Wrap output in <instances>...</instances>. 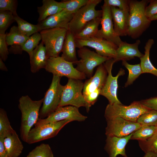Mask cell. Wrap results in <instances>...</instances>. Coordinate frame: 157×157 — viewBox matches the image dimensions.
<instances>
[{
	"label": "cell",
	"mask_w": 157,
	"mask_h": 157,
	"mask_svg": "<svg viewBox=\"0 0 157 157\" xmlns=\"http://www.w3.org/2000/svg\"><path fill=\"white\" fill-rule=\"evenodd\" d=\"M149 0H130L127 35L133 39L140 37L149 27L151 21L145 13Z\"/></svg>",
	"instance_id": "cell-1"
},
{
	"label": "cell",
	"mask_w": 157,
	"mask_h": 157,
	"mask_svg": "<svg viewBox=\"0 0 157 157\" xmlns=\"http://www.w3.org/2000/svg\"><path fill=\"white\" fill-rule=\"evenodd\" d=\"M43 101V99L33 100L27 95L22 96L19 99L18 106L22 115L20 137L25 142L29 132L39 118L40 109Z\"/></svg>",
	"instance_id": "cell-2"
},
{
	"label": "cell",
	"mask_w": 157,
	"mask_h": 157,
	"mask_svg": "<svg viewBox=\"0 0 157 157\" xmlns=\"http://www.w3.org/2000/svg\"><path fill=\"white\" fill-rule=\"evenodd\" d=\"M150 110L140 101H134L128 106L122 104H108L105 110L104 117L106 120L119 117L137 122L140 116Z\"/></svg>",
	"instance_id": "cell-3"
},
{
	"label": "cell",
	"mask_w": 157,
	"mask_h": 157,
	"mask_svg": "<svg viewBox=\"0 0 157 157\" xmlns=\"http://www.w3.org/2000/svg\"><path fill=\"white\" fill-rule=\"evenodd\" d=\"M102 1L89 0L87 4L81 8L69 22L68 31L74 35L79 33L90 22L97 17H101L102 10H97L95 7Z\"/></svg>",
	"instance_id": "cell-4"
},
{
	"label": "cell",
	"mask_w": 157,
	"mask_h": 157,
	"mask_svg": "<svg viewBox=\"0 0 157 157\" xmlns=\"http://www.w3.org/2000/svg\"><path fill=\"white\" fill-rule=\"evenodd\" d=\"M61 77L53 75L51 83L43 98L39 118L47 117L59 107L64 86L60 83Z\"/></svg>",
	"instance_id": "cell-5"
},
{
	"label": "cell",
	"mask_w": 157,
	"mask_h": 157,
	"mask_svg": "<svg viewBox=\"0 0 157 157\" xmlns=\"http://www.w3.org/2000/svg\"><path fill=\"white\" fill-rule=\"evenodd\" d=\"M67 30L56 28L40 32L42 42L45 47L49 58L59 56L62 52Z\"/></svg>",
	"instance_id": "cell-6"
},
{
	"label": "cell",
	"mask_w": 157,
	"mask_h": 157,
	"mask_svg": "<svg viewBox=\"0 0 157 157\" xmlns=\"http://www.w3.org/2000/svg\"><path fill=\"white\" fill-rule=\"evenodd\" d=\"M84 83L82 80L69 78L64 88L59 106H72L78 108L85 107L83 94Z\"/></svg>",
	"instance_id": "cell-7"
},
{
	"label": "cell",
	"mask_w": 157,
	"mask_h": 157,
	"mask_svg": "<svg viewBox=\"0 0 157 157\" xmlns=\"http://www.w3.org/2000/svg\"><path fill=\"white\" fill-rule=\"evenodd\" d=\"M77 53L80 59L76 63L77 65L76 68L90 78L92 76L96 67L111 58L101 56L85 47L79 49Z\"/></svg>",
	"instance_id": "cell-8"
},
{
	"label": "cell",
	"mask_w": 157,
	"mask_h": 157,
	"mask_svg": "<svg viewBox=\"0 0 157 157\" xmlns=\"http://www.w3.org/2000/svg\"><path fill=\"white\" fill-rule=\"evenodd\" d=\"M73 64L66 60L61 56L50 57L48 59L45 69L52 73L53 75L65 76L68 79H85L86 76L74 68Z\"/></svg>",
	"instance_id": "cell-9"
},
{
	"label": "cell",
	"mask_w": 157,
	"mask_h": 157,
	"mask_svg": "<svg viewBox=\"0 0 157 157\" xmlns=\"http://www.w3.org/2000/svg\"><path fill=\"white\" fill-rule=\"evenodd\" d=\"M107 74L103 64L98 67L94 75L84 83L83 94L84 99L91 102L97 101L105 83Z\"/></svg>",
	"instance_id": "cell-10"
},
{
	"label": "cell",
	"mask_w": 157,
	"mask_h": 157,
	"mask_svg": "<svg viewBox=\"0 0 157 157\" xmlns=\"http://www.w3.org/2000/svg\"><path fill=\"white\" fill-rule=\"evenodd\" d=\"M71 122L64 120L35 126L29 132L26 142L31 144L53 138L64 126Z\"/></svg>",
	"instance_id": "cell-11"
},
{
	"label": "cell",
	"mask_w": 157,
	"mask_h": 157,
	"mask_svg": "<svg viewBox=\"0 0 157 157\" xmlns=\"http://www.w3.org/2000/svg\"><path fill=\"white\" fill-rule=\"evenodd\" d=\"M115 63L114 58H111L103 63L108 72V75L105 84L101 90L100 95L106 98L109 104H122L117 96L118 87L117 79L118 77L125 74L124 69L121 68L115 76H112L111 71L113 64Z\"/></svg>",
	"instance_id": "cell-12"
},
{
	"label": "cell",
	"mask_w": 157,
	"mask_h": 157,
	"mask_svg": "<svg viewBox=\"0 0 157 157\" xmlns=\"http://www.w3.org/2000/svg\"><path fill=\"white\" fill-rule=\"evenodd\" d=\"M87 118L80 113L78 108L76 107L72 106H59L47 117L39 118L34 125L37 126L64 120L82 122Z\"/></svg>",
	"instance_id": "cell-13"
},
{
	"label": "cell",
	"mask_w": 157,
	"mask_h": 157,
	"mask_svg": "<svg viewBox=\"0 0 157 157\" xmlns=\"http://www.w3.org/2000/svg\"><path fill=\"white\" fill-rule=\"evenodd\" d=\"M106 120L107 125L105 134L106 136H126L133 133L141 126L137 122L130 121L119 117Z\"/></svg>",
	"instance_id": "cell-14"
},
{
	"label": "cell",
	"mask_w": 157,
	"mask_h": 157,
	"mask_svg": "<svg viewBox=\"0 0 157 157\" xmlns=\"http://www.w3.org/2000/svg\"><path fill=\"white\" fill-rule=\"evenodd\" d=\"M77 48L89 47L94 49L99 55L110 58H115L118 46L114 43L104 39L94 37L90 39H75Z\"/></svg>",
	"instance_id": "cell-15"
},
{
	"label": "cell",
	"mask_w": 157,
	"mask_h": 157,
	"mask_svg": "<svg viewBox=\"0 0 157 157\" xmlns=\"http://www.w3.org/2000/svg\"><path fill=\"white\" fill-rule=\"evenodd\" d=\"M101 7L102 12L101 28L95 37L104 39L118 46L123 41L114 31L110 7L105 2Z\"/></svg>",
	"instance_id": "cell-16"
},
{
	"label": "cell",
	"mask_w": 157,
	"mask_h": 157,
	"mask_svg": "<svg viewBox=\"0 0 157 157\" xmlns=\"http://www.w3.org/2000/svg\"><path fill=\"white\" fill-rule=\"evenodd\" d=\"M74 14L63 10L38 22L37 25L40 32L44 30L56 28H64L68 30V24Z\"/></svg>",
	"instance_id": "cell-17"
},
{
	"label": "cell",
	"mask_w": 157,
	"mask_h": 157,
	"mask_svg": "<svg viewBox=\"0 0 157 157\" xmlns=\"http://www.w3.org/2000/svg\"><path fill=\"white\" fill-rule=\"evenodd\" d=\"M132 133L122 137L106 136L104 149L109 157H116L118 155L124 157H128L126 153L125 147L131 140Z\"/></svg>",
	"instance_id": "cell-18"
},
{
	"label": "cell",
	"mask_w": 157,
	"mask_h": 157,
	"mask_svg": "<svg viewBox=\"0 0 157 157\" xmlns=\"http://www.w3.org/2000/svg\"><path fill=\"white\" fill-rule=\"evenodd\" d=\"M114 31L119 36L127 35L129 13L117 8L110 7Z\"/></svg>",
	"instance_id": "cell-19"
},
{
	"label": "cell",
	"mask_w": 157,
	"mask_h": 157,
	"mask_svg": "<svg viewBox=\"0 0 157 157\" xmlns=\"http://www.w3.org/2000/svg\"><path fill=\"white\" fill-rule=\"evenodd\" d=\"M140 43L139 40L132 44L123 41L118 46L116 50V56L114 58L115 62L122 60L127 61L134 58L135 57L140 58L144 55L138 49Z\"/></svg>",
	"instance_id": "cell-20"
},
{
	"label": "cell",
	"mask_w": 157,
	"mask_h": 157,
	"mask_svg": "<svg viewBox=\"0 0 157 157\" xmlns=\"http://www.w3.org/2000/svg\"><path fill=\"white\" fill-rule=\"evenodd\" d=\"M29 56L31 70L32 73H35L41 69H45L49 58L46 48L42 42Z\"/></svg>",
	"instance_id": "cell-21"
},
{
	"label": "cell",
	"mask_w": 157,
	"mask_h": 157,
	"mask_svg": "<svg viewBox=\"0 0 157 157\" xmlns=\"http://www.w3.org/2000/svg\"><path fill=\"white\" fill-rule=\"evenodd\" d=\"M76 47L74 35L67 30L61 57L68 62L76 64L78 61L76 56Z\"/></svg>",
	"instance_id": "cell-22"
},
{
	"label": "cell",
	"mask_w": 157,
	"mask_h": 157,
	"mask_svg": "<svg viewBox=\"0 0 157 157\" xmlns=\"http://www.w3.org/2000/svg\"><path fill=\"white\" fill-rule=\"evenodd\" d=\"M42 2V5L37 8L39 15L38 22L63 10L60 2H58L54 0H43Z\"/></svg>",
	"instance_id": "cell-23"
},
{
	"label": "cell",
	"mask_w": 157,
	"mask_h": 157,
	"mask_svg": "<svg viewBox=\"0 0 157 157\" xmlns=\"http://www.w3.org/2000/svg\"><path fill=\"white\" fill-rule=\"evenodd\" d=\"M9 157H18L22 153L23 146L16 131L4 140Z\"/></svg>",
	"instance_id": "cell-24"
},
{
	"label": "cell",
	"mask_w": 157,
	"mask_h": 157,
	"mask_svg": "<svg viewBox=\"0 0 157 157\" xmlns=\"http://www.w3.org/2000/svg\"><path fill=\"white\" fill-rule=\"evenodd\" d=\"M154 43L152 39H149L147 41L144 47V54L140 58V64L143 73H149L157 77V69L153 65L149 58L150 51Z\"/></svg>",
	"instance_id": "cell-25"
},
{
	"label": "cell",
	"mask_w": 157,
	"mask_h": 157,
	"mask_svg": "<svg viewBox=\"0 0 157 157\" xmlns=\"http://www.w3.org/2000/svg\"><path fill=\"white\" fill-rule=\"evenodd\" d=\"M101 19V17H97L89 22L79 33L74 35L75 39L84 40L95 37Z\"/></svg>",
	"instance_id": "cell-26"
},
{
	"label": "cell",
	"mask_w": 157,
	"mask_h": 157,
	"mask_svg": "<svg viewBox=\"0 0 157 157\" xmlns=\"http://www.w3.org/2000/svg\"><path fill=\"white\" fill-rule=\"evenodd\" d=\"M28 37L22 33L17 26H15L11 28L8 33L6 34V40L8 46H22Z\"/></svg>",
	"instance_id": "cell-27"
},
{
	"label": "cell",
	"mask_w": 157,
	"mask_h": 157,
	"mask_svg": "<svg viewBox=\"0 0 157 157\" xmlns=\"http://www.w3.org/2000/svg\"><path fill=\"white\" fill-rule=\"evenodd\" d=\"M157 131L156 126L141 125L138 129L132 133L131 140L145 141L152 136Z\"/></svg>",
	"instance_id": "cell-28"
},
{
	"label": "cell",
	"mask_w": 157,
	"mask_h": 157,
	"mask_svg": "<svg viewBox=\"0 0 157 157\" xmlns=\"http://www.w3.org/2000/svg\"><path fill=\"white\" fill-rule=\"evenodd\" d=\"M15 21L18 24L19 30L23 34L29 37L33 34L40 32L37 24H31L19 17L17 14L14 15Z\"/></svg>",
	"instance_id": "cell-29"
},
{
	"label": "cell",
	"mask_w": 157,
	"mask_h": 157,
	"mask_svg": "<svg viewBox=\"0 0 157 157\" xmlns=\"http://www.w3.org/2000/svg\"><path fill=\"white\" fill-rule=\"evenodd\" d=\"M11 127L6 111L0 109V138H5L15 132Z\"/></svg>",
	"instance_id": "cell-30"
},
{
	"label": "cell",
	"mask_w": 157,
	"mask_h": 157,
	"mask_svg": "<svg viewBox=\"0 0 157 157\" xmlns=\"http://www.w3.org/2000/svg\"><path fill=\"white\" fill-rule=\"evenodd\" d=\"M122 64L128 70L129 75L124 87H126L133 83L141 74H143L140 64L131 65L126 61H122Z\"/></svg>",
	"instance_id": "cell-31"
},
{
	"label": "cell",
	"mask_w": 157,
	"mask_h": 157,
	"mask_svg": "<svg viewBox=\"0 0 157 157\" xmlns=\"http://www.w3.org/2000/svg\"><path fill=\"white\" fill-rule=\"evenodd\" d=\"M89 0H68L61 1L62 8L69 13L74 14L86 5Z\"/></svg>",
	"instance_id": "cell-32"
},
{
	"label": "cell",
	"mask_w": 157,
	"mask_h": 157,
	"mask_svg": "<svg viewBox=\"0 0 157 157\" xmlns=\"http://www.w3.org/2000/svg\"><path fill=\"white\" fill-rule=\"evenodd\" d=\"M141 149L145 153H151L157 155V131L145 141H139Z\"/></svg>",
	"instance_id": "cell-33"
},
{
	"label": "cell",
	"mask_w": 157,
	"mask_h": 157,
	"mask_svg": "<svg viewBox=\"0 0 157 157\" xmlns=\"http://www.w3.org/2000/svg\"><path fill=\"white\" fill-rule=\"evenodd\" d=\"M26 157H54L49 145L42 143L31 151Z\"/></svg>",
	"instance_id": "cell-34"
},
{
	"label": "cell",
	"mask_w": 157,
	"mask_h": 157,
	"mask_svg": "<svg viewBox=\"0 0 157 157\" xmlns=\"http://www.w3.org/2000/svg\"><path fill=\"white\" fill-rule=\"evenodd\" d=\"M137 122L141 125L155 126L157 125V110H151L142 115Z\"/></svg>",
	"instance_id": "cell-35"
},
{
	"label": "cell",
	"mask_w": 157,
	"mask_h": 157,
	"mask_svg": "<svg viewBox=\"0 0 157 157\" xmlns=\"http://www.w3.org/2000/svg\"><path fill=\"white\" fill-rule=\"evenodd\" d=\"M42 40L40 33H36L29 36L28 39L21 46L22 51H26L30 55L34 49L38 45L40 41Z\"/></svg>",
	"instance_id": "cell-36"
},
{
	"label": "cell",
	"mask_w": 157,
	"mask_h": 157,
	"mask_svg": "<svg viewBox=\"0 0 157 157\" xmlns=\"http://www.w3.org/2000/svg\"><path fill=\"white\" fill-rule=\"evenodd\" d=\"M15 21L14 15L11 12L0 11V33H5L6 30Z\"/></svg>",
	"instance_id": "cell-37"
},
{
	"label": "cell",
	"mask_w": 157,
	"mask_h": 157,
	"mask_svg": "<svg viewBox=\"0 0 157 157\" xmlns=\"http://www.w3.org/2000/svg\"><path fill=\"white\" fill-rule=\"evenodd\" d=\"M18 2L16 0H0V11H9L14 15L17 14Z\"/></svg>",
	"instance_id": "cell-38"
},
{
	"label": "cell",
	"mask_w": 157,
	"mask_h": 157,
	"mask_svg": "<svg viewBox=\"0 0 157 157\" xmlns=\"http://www.w3.org/2000/svg\"><path fill=\"white\" fill-rule=\"evenodd\" d=\"M129 0H104L105 2L110 7H117L119 9L123 10L129 11Z\"/></svg>",
	"instance_id": "cell-39"
},
{
	"label": "cell",
	"mask_w": 157,
	"mask_h": 157,
	"mask_svg": "<svg viewBox=\"0 0 157 157\" xmlns=\"http://www.w3.org/2000/svg\"><path fill=\"white\" fill-rule=\"evenodd\" d=\"M7 46L6 40V34L0 33V58L3 61L6 60L9 54Z\"/></svg>",
	"instance_id": "cell-40"
},
{
	"label": "cell",
	"mask_w": 157,
	"mask_h": 157,
	"mask_svg": "<svg viewBox=\"0 0 157 157\" xmlns=\"http://www.w3.org/2000/svg\"><path fill=\"white\" fill-rule=\"evenodd\" d=\"M149 3L145 11L146 15L149 18L157 14V0H149Z\"/></svg>",
	"instance_id": "cell-41"
},
{
	"label": "cell",
	"mask_w": 157,
	"mask_h": 157,
	"mask_svg": "<svg viewBox=\"0 0 157 157\" xmlns=\"http://www.w3.org/2000/svg\"><path fill=\"white\" fill-rule=\"evenodd\" d=\"M140 101L143 105L150 109L157 110V97L142 100Z\"/></svg>",
	"instance_id": "cell-42"
},
{
	"label": "cell",
	"mask_w": 157,
	"mask_h": 157,
	"mask_svg": "<svg viewBox=\"0 0 157 157\" xmlns=\"http://www.w3.org/2000/svg\"><path fill=\"white\" fill-rule=\"evenodd\" d=\"M4 138H0V157H9L4 143Z\"/></svg>",
	"instance_id": "cell-43"
},
{
	"label": "cell",
	"mask_w": 157,
	"mask_h": 157,
	"mask_svg": "<svg viewBox=\"0 0 157 157\" xmlns=\"http://www.w3.org/2000/svg\"><path fill=\"white\" fill-rule=\"evenodd\" d=\"M3 61L2 59L0 58V69L3 71H7L8 69Z\"/></svg>",
	"instance_id": "cell-44"
},
{
	"label": "cell",
	"mask_w": 157,
	"mask_h": 157,
	"mask_svg": "<svg viewBox=\"0 0 157 157\" xmlns=\"http://www.w3.org/2000/svg\"><path fill=\"white\" fill-rule=\"evenodd\" d=\"M157 155L151 153H145L143 157H156Z\"/></svg>",
	"instance_id": "cell-45"
},
{
	"label": "cell",
	"mask_w": 157,
	"mask_h": 157,
	"mask_svg": "<svg viewBox=\"0 0 157 157\" xmlns=\"http://www.w3.org/2000/svg\"><path fill=\"white\" fill-rule=\"evenodd\" d=\"M149 19L151 21L153 20H157V14Z\"/></svg>",
	"instance_id": "cell-46"
},
{
	"label": "cell",
	"mask_w": 157,
	"mask_h": 157,
	"mask_svg": "<svg viewBox=\"0 0 157 157\" xmlns=\"http://www.w3.org/2000/svg\"><path fill=\"white\" fill-rule=\"evenodd\" d=\"M156 126L157 129V125H156Z\"/></svg>",
	"instance_id": "cell-47"
},
{
	"label": "cell",
	"mask_w": 157,
	"mask_h": 157,
	"mask_svg": "<svg viewBox=\"0 0 157 157\" xmlns=\"http://www.w3.org/2000/svg\"><path fill=\"white\" fill-rule=\"evenodd\" d=\"M156 157H157V156Z\"/></svg>",
	"instance_id": "cell-48"
}]
</instances>
